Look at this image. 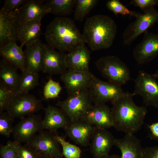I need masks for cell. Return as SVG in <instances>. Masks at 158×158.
<instances>
[{
    "label": "cell",
    "instance_id": "cell-1",
    "mask_svg": "<svg viewBox=\"0 0 158 158\" xmlns=\"http://www.w3.org/2000/svg\"><path fill=\"white\" fill-rule=\"evenodd\" d=\"M133 93L126 92L111 103V109L113 126L118 131L134 134L142 127L147 112L145 106L134 102Z\"/></svg>",
    "mask_w": 158,
    "mask_h": 158
},
{
    "label": "cell",
    "instance_id": "cell-2",
    "mask_svg": "<svg viewBox=\"0 0 158 158\" xmlns=\"http://www.w3.org/2000/svg\"><path fill=\"white\" fill-rule=\"evenodd\" d=\"M44 36L47 44L61 52H69L85 43L74 20L66 17L52 20L47 26Z\"/></svg>",
    "mask_w": 158,
    "mask_h": 158
},
{
    "label": "cell",
    "instance_id": "cell-3",
    "mask_svg": "<svg viewBox=\"0 0 158 158\" xmlns=\"http://www.w3.org/2000/svg\"><path fill=\"white\" fill-rule=\"evenodd\" d=\"M117 30L116 24L111 18L97 14L87 18L82 35L91 50L95 51L110 48Z\"/></svg>",
    "mask_w": 158,
    "mask_h": 158
},
{
    "label": "cell",
    "instance_id": "cell-4",
    "mask_svg": "<svg viewBox=\"0 0 158 158\" xmlns=\"http://www.w3.org/2000/svg\"><path fill=\"white\" fill-rule=\"evenodd\" d=\"M95 64L97 70L109 82L121 86L131 79L129 68L117 56H103L98 59Z\"/></svg>",
    "mask_w": 158,
    "mask_h": 158
},
{
    "label": "cell",
    "instance_id": "cell-5",
    "mask_svg": "<svg viewBox=\"0 0 158 158\" xmlns=\"http://www.w3.org/2000/svg\"><path fill=\"white\" fill-rule=\"evenodd\" d=\"M89 89L69 94L63 101H59L56 105L67 116L70 122L82 118L93 105Z\"/></svg>",
    "mask_w": 158,
    "mask_h": 158
},
{
    "label": "cell",
    "instance_id": "cell-6",
    "mask_svg": "<svg viewBox=\"0 0 158 158\" xmlns=\"http://www.w3.org/2000/svg\"><path fill=\"white\" fill-rule=\"evenodd\" d=\"M42 100L32 95L17 92L6 111L14 118L20 119L44 109Z\"/></svg>",
    "mask_w": 158,
    "mask_h": 158
},
{
    "label": "cell",
    "instance_id": "cell-7",
    "mask_svg": "<svg viewBox=\"0 0 158 158\" xmlns=\"http://www.w3.org/2000/svg\"><path fill=\"white\" fill-rule=\"evenodd\" d=\"M153 74L140 70L135 80V95L141 96L146 106L158 108V83Z\"/></svg>",
    "mask_w": 158,
    "mask_h": 158
},
{
    "label": "cell",
    "instance_id": "cell-8",
    "mask_svg": "<svg viewBox=\"0 0 158 158\" xmlns=\"http://www.w3.org/2000/svg\"><path fill=\"white\" fill-rule=\"evenodd\" d=\"M25 145L41 158H61L63 156L55 135L47 130L40 131Z\"/></svg>",
    "mask_w": 158,
    "mask_h": 158
},
{
    "label": "cell",
    "instance_id": "cell-9",
    "mask_svg": "<svg viewBox=\"0 0 158 158\" xmlns=\"http://www.w3.org/2000/svg\"><path fill=\"white\" fill-rule=\"evenodd\" d=\"M136 19L127 27L123 34L124 44H130L140 35L158 23V11L152 7L142 13H139Z\"/></svg>",
    "mask_w": 158,
    "mask_h": 158
},
{
    "label": "cell",
    "instance_id": "cell-10",
    "mask_svg": "<svg viewBox=\"0 0 158 158\" xmlns=\"http://www.w3.org/2000/svg\"><path fill=\"white\" fill-rule=\"evenodd\" d=\"M89 89L94 104H105L109 101L112 103L125 92L121 86L109 81H103L96 76Z\"/></svg>",
    "mask_w": 158,
    "mask_h": 158
},
{
    "label": "cell",
    "instance_id": "cell-11",
    "mask_svg": "<svg viewBox=\"0 0 158 158\" xmlns=\"http://www.w3.org/2000/svg\"><path fill=\"white\" fill-rule=\"evenodd\" d=\"M41 116L34 114L20 119L13 126L12 134L14 140L28 143L39 133L44 130Z\"/></svg>",
    "mask_w": 158,
    "mask_h": 158
},
{
    "label": "cell",
    "instance_id": "cell-12",
    "mask_svg": "<svg viewBox=\"0 0 158 158\" xmlns=\"http://www.w3.org/2000/svg\"><path fill=\"white\" fill-rule=\"evenodd\" d=\"M66 53L55 49L47 44L43 43L42 71L51 75H61L67 70L64 57Z\"/></svg>",
    "mask_w": 158,
    "mask_h": 158
},
{
    "label": "cell",
    "instance_id": "cell-13",
    "mask_svg": "<svg viewBox=\"0 0 158 158\" xmlns=\"http://www.w3.org/2000/svg\"><path fill=\"white\" fill-rule=\"evenodd\" d=\"M115 138L107 129L94 126L90 144V150L93 158H102L109 154L114 145Z\"/></svg>",
    "mask_w": 158,
    "mask_h": 158
},
{
    "label": "cell",
    "instance_id": "cell-14",
    "mask_svg": "<svg viewBox=\"0 0 158 158\" xmlns=\"http://www.w3.org/2000/svg\"><path fill=\"white\" fill-rule=\"evenodd\" d=\"M95 76L90 71L67 70L61 75L60 79L69 95L89 89Z\"/></svg>",
    "mask_w": 158,
    "mask_h": 158
},
{
    "label": "cell",
    "instance_id": "cell-15",
    "mask_svg": "<svg viewBox=\"0 0 158 158\" xmlns=\"http://www.w3.org/2000/svg\"><path fill=\"white\" fill-rule=\"evenodd\" d=\"M158 54V34L145 33L142 40L133 50V55L139 64L152 61Z\"/></svg>",
    "mask_w": 158,
    "mask_h": 158
},
{
    "label": "cell",
    "instance_id": "cell-16",
    "mask_svg": "<svg viewBox=\"0 0 158 158\" xmlns=\"http://www.w3.org/2000/svg\"><path fill=\"white\" fill-rule=\"evenodd\" d=\"M44 0H25L15 10L19 26L24 23L37 19L42 18L49 13Z\"/></svg>",
    "mask_w": 158,
    "mask_h": 158
},
{
    "label": "cell",
    "instance_id": "cell-17",
    "mask_svg": "<svg viewBox=\"0 0 158 158\" xmlns=\"http://www.w3.org/2000/svg\"><path fill=\"white\" fill-rule=\"evenodd\" d=\"M81 119L103 129H107L113 126L111 109L105 104L92 105Z\"/></svg>",
    "mask_w": 158,
    "mask_h": 158
},
{
    "label": "cell",
    "instance_id": "cell-18",
    "mask_svg": "<svg viewBox=\"0 0 158 158\" xmlns=\"http://www.w3.org/2000/svg\"><path fill=\"white\" fill-rule=\"evenodd\" d=\"M83 43L66 54L64 61L67 70L89 71L90 52Z\"/></svg>",
    "mask_w": 158,
    "mask_h": 158
},
{
    "label": "cell",
    "instance_id": "cell-19",
    "mask_svg": "<svg viewBox=\"0 0 158 158\" xmlns=\"http://www.w3.org/2000/svg\"><path fill=\"white\" fill-rule=\"evenodd\" d=\"M94 126L80 119L70 122L64 129L66 136L75 144L86 147L90 145Z\"/></svg>",
    "mask_w": 158,
    "mask_h": 158
},
{
    "label": "cell",
    "instance_id": "cell-20",
    "mask_svg": "<svg viewBox=\"0 0 158 158\" xmlns=\"http://www.w3.org/2000/svg\"><path fill=\"white\" fill-rule=\"evenodd\" d=\"M15 10L6 12L0 9V47L10 43H16L17 41L19 25Z\"/></svg>",
    "mask_w": 158,
    "mask_h": 158
},
{
    "label": "cell",
    "instance_id": "cell-21",
    "mask_svg": "<svg viewBox=\"0 0 158 158\" xmlns=\"http://www.w3.org/2000/svg\"><path fill=\"white\" fill-rule=\"evenodd\" d=\"M44 116L42 120L44 130L46 129L54 135L58 129H64L70 123L69 119L60 108L49 104L44 108Z\"/></svg>",
    "mask_w": 158,
    "mask_h": 158
},
{
    "label": "cell",
    "instance_id": "cell-22",
    "mask_svg": "<svg viewBox=\"0 0 158 158\" xmlns=\"http://www.w3.org/2000/svg\"><path fill=\"white\" fill-rule=\"evenodd\" d=\"M114 145L120 150L121 158H143V148L134 134H126L122 138H115Z\"/></svg>",
    "mask_w": 158,
    "mask_h": 158
},
{
    "label": "cell",
    "instance_id": "cell-23",
    "mask_svg": "<svg viewBox=\"0 0 158 158\" xmlns=\"http://www.w3.org/2000/svg\"><path fill=\"white\" fill-rule=\"evenodd\" d=\"M21 44L11 42L0 47V55L2 59L22 72L26 71L25 58Z\"/></svg>",
    "mask_w": 158,
    "mask_h": 158
},
{
    "label": "cell",
    "instance_id": "cell-24",
    "mask_svg": "<svg viewBox=\"0 0 158 158\" xmlns=\"http://www.w3.org/2000/svg\"><path fill=\"white\" fill-rule=\"evenodd\" d=\"M42 44L39 39L25 46L24 52L26 70L38 73L42 71Z\"/></svg>",
    "mask_w": 158,
    "mask_h": 158
},
{
    "label": "cell",
    "instance_id": "cell-25",
    "mask_svg": "<svg viewBox=\"0 0 158 158\" xmlns=\"http://www.w3.org/2000/svg\"><path fill=\"white\" fill-rule=\"evenodd\" d=\"M42 18L26 22L19 26L17 32V40L21 44L26 46L39 39L41 34Z\"/></svg>",
    "mask_w": 158,
    "mask_h": 158
},
{
    "label": "cell",
    "instance_id": "cell-26",
    "mask_svg": "<svg viewBox=\"0 0 158 158\" xmlns=\"http://www.w3.org/2000/svg\"><path fill=\"white\" fill-rule=\"evenodd\" d=\"M18 69L4 59L1 60L0 80L17 92L20 78Z\"/></svg>",
    "mask_w": 158,
    "mask_h": 158
},
{
    "label": "cell",
    "instance_id": "cell-27",
    "mask_svg": "<svg viewBox=\"0 0 158 158\" xmlns=\"http://www.w3.org/2000/svg\"><path fill=\"white\" fill-rule=\"evenodd\" d=\"M76 0H47L44 4L49 13L61 17L70 15Z\"/></svg>",
    "mask_w": 158,
    "mask_h": 158
},
{
    "label": "cell",
    "instance_id": "cell-28",
    "mask_svg": "<svg viewBox=\"0 0 158 158\" xmlns=\"http://www.w3.org/2000/svg\"><path fill=\"white\" fill-rule=\"evenodd\" d=\"M38 73L27 70L22 72L17 92L19 93H28L31 90L39 85Z\"/></svg>",
    "mask_w": 158,
    "mask_h": 158
},
{
    "label": "cell",
    "instance_id": "cell-29",
    "mask_svg": "<svg viewBox=\"0 0 158 158\" xmlns=\"http://www.w3.org/2000/svg\"><path fill=\"white\" fill-rule=\"evenodd\" d=\"M98 1V0H76L74 20L82 22Z\"/></svg>",
    "mask_w": 158,
    "mask_h": 158
},
{
    "label": "cell",
    "instance_id": "cell-30",
    "mask_svg": "<svg viewBox=\"0 0 158 158\" xmlns=\"http://www.w3.org/2000/svg\"><path fill=\"white\" fill-rule=\"evenodd\" d=\"M55 137L62 148L63 156L66 158H80L81 151L79 147L67 142L64 137L55 135Z\"/></svg>",
    "mask_w": 158,
    "mask_h": 158
},
{
    "label": "cell",
    "instance_id": "cell-31",
    "mask_svg": "<svg viewBox=\"0 0 158 158\" xmlns=\"http://www.w3.org/2000/svg\"><path fill=\"white\" fill-rule=\"evenodd\" d=\"M17 92L0 80V112L6 108Z\"/></svg>",
    "mask_w": 158,
    "mask_h": 158
},
{
    "label": "cell",
    "instance_id": "cell-32",
    "mask_svg": "<svg viewBox=\"0 0 158 158\" xmlns=\"http://www.w3.org/2000/svg\"><path fill=\"white\" fill-rule=\"evenodd\" d=\"M14 118L6 111L0 112V134L6 138L12 134Z\"/></svg>",
    "mask_w": 158,
    "mask_h": 158
},
{
    "label": "cell",
    "instance_id": "cell-33",
    "mask_svg": "<svg viewBox=\"0 0 158 158\" xmlns=\"http://www.w3.org/2000/svg\"><path fill=\"white\" fill-rule=\"evenodd\" d=\"M107 8L115 15L120 14L136 17L139 13L129 10L118 0H109L106 2Z\"/></svg>",
    "mask_w": 158,
    "mask_h": 158
},
{
    "label": "cell",
    "instance_id": "cell-34",
    "mask_svg": "<svg viewBox=\"0 0 158 158\" xmlns=\"http://www.w3.org/2000/svg\"><path fill=\"white\" fill-rule=\"evenodd\" d=\"M62 88L59 82L50 78L44 87L43 94L44 99H49L57 98Z\"/></svg>",
    "mask_w": 158,
    "mask_h": 158
},
{
    "label": "cell",
    "instance_id": "cell-35",
    "mask_svg": "<svg viewBox=\"0 0 158 158\" xmlns=\"http://www.w3.org/2000/svg\"><path fill=\"white\" fill-rule=\"evenodd\" d=\"M13 142L19 158H41L28 146L23 145L21 143L15 140Z\"/></svg>",
    "mask_w": 158,
    "mask_h": 158
},
{
    "label": "cell",
    "instance_id": "cell-36",
    "mask_svg": "<svg viewBox=\"0 0 158 158\" xmlns=\"http://www.w3.org/2000/svg\"><path fill=\"white\" fill-rule=\"evenodd\" d=\"M0 158H19L13 142L8 140L5 145H1Z\"/></svg>",
    "mask_w": 158,
    "mask_h": 158
},
{
    "label": "cell",
    "instance_id": "cell-37",
    "mask_svg": "<svg viewBox=\"0 0 158 158\" xmlns=\"http://www.w3.org/2000/svg\"><path fill=\"white\" fill-rule=\"evenodd\" d=\"M130 3L139 7L144 12L158 5V0H132Z\"/></svg>",
    "mask_w": 158,
    "mask_h": 158
},
{
    "label": "cell",
    "instance_id": "cell-38",
    "mask_svg": "<svg viewBox=\"0 0 158 158\" xmlns=\"http://www.w3.org/2000/svg\"><path fill=\"white\" fill-rule=\"evenodd\" d=\"M25 0H5L1 9L4 12H9L18 8Z\"/></svg>",
    "mask_w": 158,
    "mask_h": 158
},
{
    "label": "cell",
    "instance_id": "cell-39",
    "mask_svg": "<svg viewBox=\"0 0 158 158\" xmlns=\"http://www.w3.org/2000/svg\"><path fill=\"white\" fill-rule=\"evenodd\" d=\"M143 158H158V146L143 148Z\"/></svg>",
    "mask_w": 158,
    "mask_h": 158
},
{
    "label": "cell",
    "instance_id": "cell-40",
    "mask_svg": "<svg viewBox=\"0 0 158 158\" xmlns=\"http://www.w3.org/2000/svg\"><path fill=\"white\" fill-rule=\"evenodd\" d=\"M148 127L152 135L158 138V122L152 123Z\"/></svg>",
    "mask_w": 158,
    "mask_h": 158
},
{
    "label": "cell",
    "instance_id": "cell-41",
    "mask_svg": "<svg viewBox=\"0 0 158 158\" xmlns=\"http://www.w3.org/2000/svg\"><path fill=\"white\" fill-rule=\"evenodd\" d=\"M102 158H121L120 157L116 154L109 155V154Z\"/></svg>",
    "mask_w": 158,
    "mask_h": 158
},
{
    "label": "cell",
    "instance_id": "cell-42",
    "mask_svg": "<svg viewBox=\"0 0 158 158\" xmlns=\"http://www.w3.org/2000/svg\"><path fill=\"white\" fill-rule=\"evenodd\" d=\"M153 75L156 79H158V68L156 72L153 74Z\"/></svg>",
    "mask_w": 158,
    "mask_h": 158
}]
</instances>
